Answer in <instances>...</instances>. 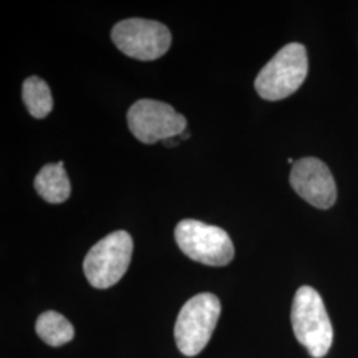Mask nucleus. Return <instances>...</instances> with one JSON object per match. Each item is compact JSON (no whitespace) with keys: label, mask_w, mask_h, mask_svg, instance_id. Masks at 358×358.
<instances>
[{"label":"nucleus","mask_w":358,"mask_h":358,"mask_svg":"<svg viewBox=\"0 0 358 358\" xmlns=\"http://www.w3.org/2000/svg\"><path fill=\"white\" fill-rule=\"evenodd\" d=\"M297 341L315 358L327 356L333 343V327L320 294L304 285L294 294L291 310Z\"/></svg>","instance_id":"nucleus-1"},{"label":"nucleus","mask_w":358,"mask_h":358,"mask_svg":"<svg viewBox=\"0 0 358 358\" xmlns=\"http://www.w3.org/2000/svg\"><path fill=\"white\" fill-rule=\"evenodd\" d=\"M308 75V56L306 47L291 43L282 47L255 80L257 94L268 101H279L294 94Z\"/></svg>","instance_id":"nucleus-2"},{"label":"nucleus","mask_w":358,"mask_h":358,"mask_svg":"<svg viewBox=\"0 0 358 358\" xmlns=\"http://www.w3.org/2000/svg\"><path fill=\"white\" fill-rule=\"evenodd\" d=\"M220 316V301L215 294L192 297L179 312L174 338L179 352L187 357L199 355L208 344Z\"/></svg>","instance_id":"nucleus-3"},{"label":"nucleus","mask_w":358,"mask_h":358,"mask_svg":"<svg viewBox=\"0 0 358 358\" xmlns=\"http://www.w3.org/2000/svg\"><path fill=\"white\" fill-rule=\"evenodd\" d=\"M174 235L176 242L185 255L206 266H227L235 255L229 234L217 226L194 219H185L177 224Z\"/></svg>","instance_id":"nucleus-4"},{"label":"nucleus","mask_w":358,"mask_h":358,"mask_svg":"<svg viewBox=\"0 0 358 358\" xmlns=\"http://www.w3.org/2000/svg\"><path fill=\"white\" fill-rule=\"evenodd\" d=\"M133 255V239L127 231H115L94 244L84 259L90 285L106 289L122 279Z\"/></svg>","instance_id":"nucleus-5"},{"label":"nucleus","mask_w":358,"mask_h":358,"mask_svg":"<svg viewBox=\"0 0 358 358\" xmlns=\"http://www.w3.org/2000/svg\"><path fill=\"white\" fill-rule=\"evenodd\" d=\"M127 120L133 136L146 145L179 137L187 127L185 115L171 105L149 99L133 103Z\"/></svg>","instance_id":"nucleus-6"},{"label":"nucleus","mask_w":358,"mask_h":358,"mask_svg":"<svg viewBox=\"0 0 358 358\" xmlns=\"http://www.w3.org/2000/svg\"><path fill=\"white\" fill-rule=\"evenodd\" d=\"M112 40L115 47L129 57L152 62L169 51L171 34L162 23L133 17L113 27Z\"/></svg>","instance_id":"nucleus-7"},{"label":"nucleus","mask_w":358,"mask_h":358,"mask_svg":"<svg viewBox=\"0 0 358 358\" xmlns=\"http://www.w3.org/2000/svg\"><path fill=\"white\" fill-rule=\"evenodd\" d=\"M289 180L294 192L309 205L327 210L336 203V182L329 167L320 159L307 157L296 161Z\"/></svg>","instance_id":"nucleus-8"},{"label":"nucleus","mask_w":358,"mask_h":358,"mask_svg":"<svg viewBox=\"0 0 358 358\" xmlns=\"http://www.w3.org/2000/svg\"><path fill=\"white\" fill-rule=\"evenodd\" d=\"M35 190L48 203H63L71 195V182L65 171L64 162L48 164L35 178Z\"/></svg>","instance_id":"nucleus-9"},{"label":"nucleus","mask_w":358,"mask_h":358,"mask_svg":"<svg viewBox=\"0 0 358 358\" xmlns=\"http://www.w3.org/2000/svg\"><path fill=\"white\" fill-rule=\"evenodd\" d=\"M36 333L48 345L62 346L73 340V325L63 315L48 310L41 313L36 320Z\"/></svg>","instance_id":"nucleus-10"},{"label":"nucleus","mask_w":358,"mask_h":358,"mask_svg":"<svg viewBox=\"0 0 358 358\" xmlns=\"http://www.w3.org/2000/svg\"><path fill=\"white\" fill-rule=\"evenodd\" d=\"M23 101L29 115L35 118H44L53 108L51 90L40 77H28L23 83Z\"/></svg>","instance_id":"nucleus-11"}]
</instances>
